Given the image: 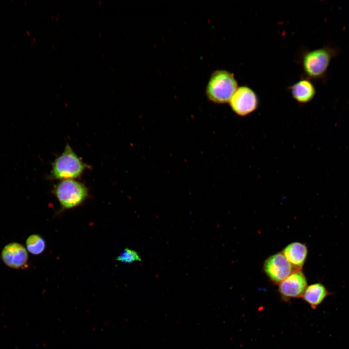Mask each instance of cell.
I'll return each instance as SVG.
<instances>
[{
    "mask_svg": "<svg viewBox=\"0 0 349 349\" xmlns=\"http://www.w3.org/2000/svg\"><path fill=\"white\" fill-rule=\"evenodd\" d=\"M88 167L71 146L66 144L63 153L52 163L50 177L60 180L75 179L80 176Z\"/></svg>",
    "mask_w": 349,
    "mask_h": 349,
    "instance_id": "obj_1",
    "label": "cell"
},
{
    "mask_svg": "<svg viewBox=\"0 0 349 349\" xmlns=\"http://www.w3.org/2000/svg\"><path fill=\"white\" fill-rule=\"evenodd\" d=\"M234 75L227 71L217 70L211 76L206 94L211 101L218 104L229 102L238 88Z\"/></svg>",
    "mask_w": 349,
    "mask_h": 349,
    "instance_id": "obj_2",
    "label": "cell"
},
{
    "mask_svg": "<svg viewBox=\"0 0 349 349\" xmlns=\"http://www.w3.org/2000/svg\"><path fill=\"white\" fill-rule=\"evenodd\" d=\"M53 192L58 199L62 210L80 206L89 197L87 187L75 179L61 180L54 186Z\"/></svg>",
    "mask_w": 349,
    "mask_h": 349,
    "instance_id": "obj_3",
    "label": "cell"
},
{
    "mask_svg": "<svg viewBox=\"0 0 349 349\" xmlns=\"http://www.w3.org/2000/svg\"><path fill=\"white\" fill-rule=\"evenodd\" d=\"M332 50L323 48L306 52L302 59V66L306 75L310 78L321 77L327 71L333 57Z\"/></svg>",
    "mask_w": 349,
    "mask_h": 349,
    "instance_id": "obj_4",
    "label": "cell"
},
{
    "mask_svg": "<svg viewBox=\"0 0 349 349\" xmlns=\"http://www.w3.org/2000/svg\"><path fill=\"white\" fill-rule=\"evenodd\" d=\"M232 111L239 116H246L257 109L258 105L257 97L249 87H238L229 101Z\"/></svg>",
    "mask_w": 349,
    "mask_h": 349,
    "instance_id": "obj_5",
    "label": "cell"
},
{
    "mask_svg": "<svg viewBox=\"0 0 349 349\" xmlns=\"http://www.w3.org/2000/svg\"><path fill=\"white\" fill-rule=\"evenodd\" d=\"M263 269L269 278L276 284L281 283L295 270L282 253H277L268 257L264 262Z\"/></svg>",
    "mask_w": 349,
    "mask_h": 349,
    "instance_id": "obj_6",
    "label": "cell"
},
{
    "mask_svg": "<svg viewBox=\"0 0 349 349\" xmlns=\"http://www.w3.org/2000/svg\"><path fill=\"white\" fill-rule=\"evenodd\" d=\"M279 284L278 291L281 296L287 301L302 297L307 286V281L301 270H295Z\"/></svg>",
    "mask_w": 349,
    "mask_h": 349,
    "instance_id": "obj_7",
    "label": "cell"
},
{
    "mask_svg": "<svg viewBox=\"0 0 349 349\" xmlns=\"http://www.w3.org/2000/svg\"><path fill=\"white\" fill-rule=\"evenodd\" d=\"M1 257L7 266L16 269L26 267L28 260L26 249L21 244L16 242L6 245L2 250Z\"/></svg>",
    "mask_w": 349,
    "mask_h": 349,
    "instance_id": "obj_8",
    "label": "cell"
},
{
    "mask_svg": "<svg viewBox=\"0 0 349 349\" xmlns=\"http://www.w3.org/2000/svg\"><path fill=\"white\" fill-rule=\"evenodd\" d=\"M282 254L295 270H301L307 256L308 249L304 244L294 242L286 246Z\"/></svg>",
    "mask_w": 349,
    "mask_h": 349,
    "instance_id": "obj_9",
    "label": "cell"
},
{
    "mask_svg": "<svg viewBox=\"0 0 349 349\" xmlns=\"http://www.w3.org/2000/svg\"><path fill=\"white\" fill-rule=\"evenodd\" d=\"M331 294L323 284L316 283L306 287L302 298L313 309H316Z\"/></svg>",
    "mask_w": 349,
    "mask_h": 349,
    "instance_id": "obj_10",
    "label": "cell"
},
{
    "mask_svg": "<svg viewBox=\"0 0 349 349\" xmlns=\"http://www.w3.org/2000/svg\"><path fill=\"white\" fill-rule=\"evenodd\" d=\"M293 97L300 103H306L313 99L316 95V89L313 83L307 79L299 81L291 87Z\"/></svg>",
    "mask_w": 349,
    "mask_h": 349,
    "instance_id": "obj_11",
    "label": "cell"
},
{
    "mask_svg": "<svg viewBox=\"0 0 349 349\" xmlns=\"http://www.w3.org/2000/svg\"><path fill=\"white\" fill-rule=\"evenodd\" d=\"M26 244L28 250L35 255L42 253L46 247L45 239L41 236L37 234L30 236L26 240Z\"/></svg>",
    "mask_w": 349,
    "mask_h": 349,
    "instance_id": "obj_12",
    "label": "cell"
},
{
    "mask_svg": "<svg viewBox=\"0 0 349 349\" xmlns=\"http://www.w3.org/2000/svg\"><path fill=\"white\" fill-rule=\"evenodd\" d=\"M116 260L124 263L130 264L135 261H140L141 258L137 252L126 248L117 256Z\"/></svg>",
    "mask_w": 349,
    "mask_h": 349,
    "instance_id": "obj_13",
    "label": "cell"
}]
</instances>
